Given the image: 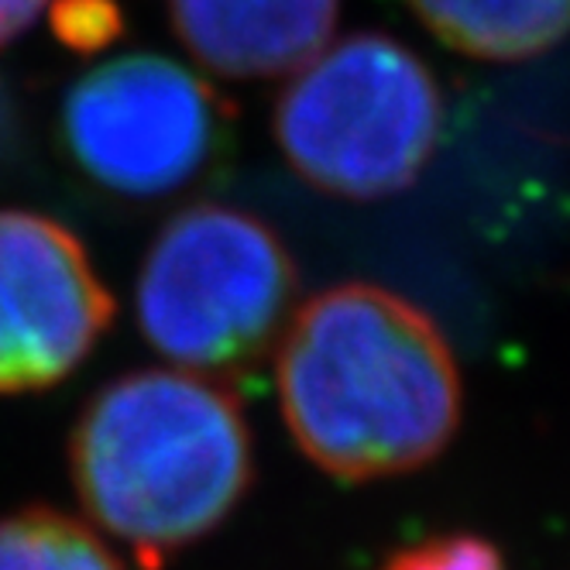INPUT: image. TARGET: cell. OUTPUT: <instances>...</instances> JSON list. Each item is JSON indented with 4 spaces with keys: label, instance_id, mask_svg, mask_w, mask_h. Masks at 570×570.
<instances>
[{
    "label": "cell",
    "instance_id": "52a82bcc",
    "mask_svg": "<svg viewBox=\"0 0 570 570\" xmlns=\"http://www.w3.org/2000/svg\"><path fill=\"white\" fill-rule=\"evenodd\" d=\"M186 52L227 79H268L309 62L341 18V0H169Z\"/></svg>",
    "mask_w": 570,
    "mask_h": 570
},
{
    "label": "cell",
    "instance_id": "5b68a950",
    "mask_svg": "<svg viewBox=\"0 0 570 570\" xmlns=\"http://www.w3.org/2000/svg\"><path fill=\"white\" fill-rule=\"evenodd\" d=\"M230 107L193 69L166 56H120L76 79L62 138L90 179L120 196H166L214 166Z\"/></svg>",
    "mask_w": 570,
    "mask_h": 570
},
{
    "label": "cell",
    "instance_id": "30bf717a",
    "mask_svg": "<svg viewBox=\"0 0 570 570\" xmlns=\"http://www.w3.org/2000/svg\"><path fill=\"white\" fill-rule=\"evenodd\" d=\"M382 570H505L502 553L471 533L430 537L416 547L392 553Z\"/></svg>",
    "mask_w": 570,
    "mask_h": 570
},
{
    "label": "cell",
    "instance_id": "3957f363",
    "mask_svg": "<svg viewBox=\"0 0 570 570\" xmlns=\"http://www.w3.org/2000/svg\"><path fill=\"white\" fill-rule=\"evenodd\" d=\"M272 125L285 161L309 186L344 199H382L426 169L443 100L413 49L361 31L296 69Z\"/></svg>",
    "mask_w": 570,
    "mask_h": 570
},
{
    "label": "cell",
    "instance_id": "7c38bea8",
    "mask_svg": "<svg viewBox=\"0 0 570 570\" xmlns=\"http://www.w3.org/2000/svg\"><path fill=\"white\" fill-rule=\"evenodd\" d=\"M49 4L52 0H0V49L28 31Z\"/></svg>",
    "mask_w": 570,
    "mask_h": 570
},
{
    "label": "cell",
    "instance_id": "ba28073f",
    "mask_svg": "<svg viewBox=\"0 0 570 570\" xmlns=\"http://www.w3.org/2000/svg\"><path fill=\"white\" fill-rule=\"evenodd\" d=\"M416 18L464 56L522 62L560 42L567 0H405Z\"/></svg>",
    "mask_w": 570,
    "mask_h": 570
},
{
    "label": "cell",
    "instance_id": "277c9868",
    "mask_svg": "<svg viewBox=\"0 0 570 570\" xmlns=\"http://www.w3.org/2000/svg\"><path fill=\"white\" fill-rule=\"evenodd\" d=\"M296 299V265L255 214L196 203L151 240L138 275L148 344L203 375L255 372Z\"/></svg>",
    "mask_w": 570,
    "mask_h": 570
},
{
    "label": "cell",
    "instance_id": "7a4b0ae2",
    "mask_svg": "<svg viewBox=\"0 0 570 570\" xmlns=\"http://www.w3.org/2000/svg\"><path fill=\"white\" fill-rule=\"evenodd\" d=\"M76 495L141 570L210 537L248 495L255 446L227 382L131 372L107 382L69 440Z\"/></svg>",
    "mask_w": 570,
    "mask_h": 570
},
{
    "label": "cell",
    "instance_id": "9c48e42d",
    "mask_svg": "<svg viewBox=\"0 0 570 570\" xmlns=\"http://www.w3.org/2000/svg\"><path fill=\"white\" fill-rule=\"evenodd\" d=\"M0 570H125V563L87 522L35 505L0 519Z\"/></svg>",
    "mask_w": 570,
    "mask_h": 570
},
{
    "label": "cell",
    "instance_id": "8992f818",
    "mask_svg": "<svg viewBox=\"0 0 570 570\" xmlns=\"http://www.w3.org/2000/svg\"><path fill=\"white\" fill-rule=\"evenodd\" d=\"M117 316L83 240L52 217L0 210V392L62 382Z\"/></svg>",
    "mask_w": 570,
    "mask_h": 570
},
{
    "label": "cell",
    "instance_id": "8fae6325",
    "mask_svg": "<svg viewBox=\"0 0 570 570\" xmlns=\"http://www.w3.org/2000/svg\"><path fill=\"white\" fill-rule=\"evenodd\" d=\"M120 11L114 0H56L52 4V31L72 52H100L110 42H117Z\"/></svg>",
    "mask_w": 570,
    "mask_h": 570
},
{
    "label": "cell",
    "instance_id": "6da1fadb",
    "mask_svg": "<svg viewBox=\"0 0 570 570\" xmlns=\"http://www.w3.org/2000/svg\"><path fill=\"white\" fill-rule=\"evenodd\" d=\"M275 357L282 420L337 481L433 464L461 426V372L436 320L385 285H331L285 320Z\"/></svg>",
    "mask_w": 570,
    "mask_h": 570
}]
</instances>
